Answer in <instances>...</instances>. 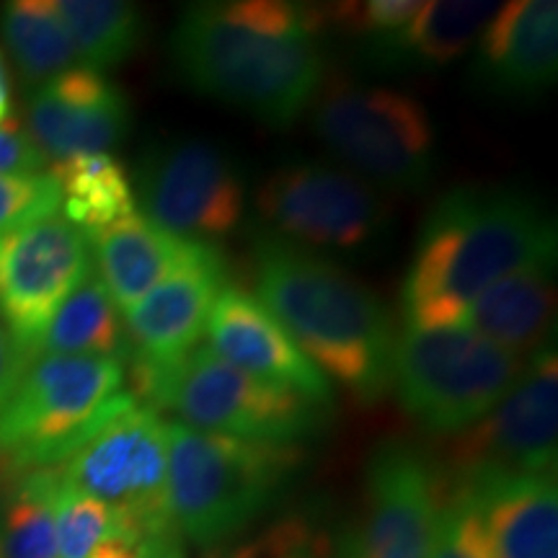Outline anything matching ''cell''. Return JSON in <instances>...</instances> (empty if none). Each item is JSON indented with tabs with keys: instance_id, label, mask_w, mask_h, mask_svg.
Masks as SVG:
<instances>
[{
	"instance_id": "6da1fadb",
	"label": "cell",
	"mask_w": 558,
	"mask_h": 558,
	"mask_svg": "<svg viewBox=\"0 0 558 558\" xmlns=\"http://www.w3.org/2000/svg\"><path fill=\"white\" fill-rule=\"evenodd\" d=\"M169 50L186 86L271 128L295 122L326 81L316 9L284 0L194 3Z\"/></svg>"
},
{
	"instance_id": "7a4b0ae2",
	"label": "cell",
	"mask_w": 558,
	"mask_h": 558,
	"mask_svg": "<svg viewBox=\"0 0 558 558\" xmlns=\"http://www.w3.org/2000/svg\"><path fill=\"white\" fill-rule=\"evenodd\" d=\"M543 259H556V222L538 202L514 190H452L418 233L401 292L407 326H460L481 292Z\"/></svg>"
},
{
	"instance_id": "3957f363",
	"label": "cell",
	"mask_w": 558,
	"mask_h": 558,
	"mask_svg": "<svg viewBox=\"0 0 558 558\" xmlns=\"http://www.w3.org/2000/svg\"><path fill=\"white\" fill-rule=\"evenodd\" d=\"M254 298L326 378L365 403L393 388L388 311L337 262L262 233L254 241Z\"/></svg>"
},
{
	"instance_id": "277c9868",
	"label": "cell",
	"mask_w": 558,
	"mask_h": 558,
	"mask_svg": "<svg viewBox=\"0 0 558 558\" xmlns=\"http://www.w3.org/2000/svg\"><path fill=\"white\" fill-rule=\"evenodd\" d=\"M300 445L254 442L169 422V512L179 538L226 548L282 499L303 469Z\"/></svg>"
},
{
	"instance_id": "5b68a950",
	"label": "cell",
	"mask_w": 558,
	"mask_h": 558,
	"mask_svg": "<svg viewBox=\"0 0 558 558\" xmlns=\"http://www.w3.org/2000/svg\"><path fill=\"white\" fill-rule=\"evenodd\" d=\"M132 367L130 388L140 403L166 409L184 427L254 442H288L316 435L326 422V403L295 390L269 386L228 365L207 344H197L171 367Z\"/></svg>"
},
{
	"instance_id": "8992f818",
	"label": "cell",
	"mask_w": 558,
	"mask_h": 558,
	"mask_svg": "<svg viewBox=\"0 0 558 558\" xmlns=\"http://www.w3.org/2000/svg\"><path fill=\"white\" fill-rule=\"evenodd\" d=\"M128 367L107 357L39 354L0 409V452L21 473L58 469L135 393Z\"/></svg>"
},
{
	"instance_id": "52a82bcc",
	"label": "cell",
	"mask_w": 558,
	"mask_h": 558,
	"mask_svg": "<svg viewBox=\"0 0 558 558\" xmlns=\"http://www.w3.org/2000/svg\"><path fill=\"white\" fill-rule=\"evenodd\" d=\"M525 360L469 326H407L396 339L393 388L407 414L437 437L481 422L520 378Z\"/></svg>"
},
{
	"instance_id": "ba28073f",
	"label": "cell",
	"mask_w": 558,
	"mask_h": 558,
	"mask_svg": "<svg viewBox=\"0 0 558 558\" xmlns=\"http://www.w3.org/2000/svg\"><path fill=\"white\" fill-rule=\"evenodd\" d=\"M313 128L333 156L367 184L416 192L435 171V128L414 96L349 78L320 83Z\"/></svg>"
},
{
	"instance_id": "9c48e42d",
	"label": "cell",
	"mask_w": 558,
	"mask_h": 558,
	"mask_svg": "<svg viewBox=\"0 0 558 558\" xmlns=\"http://www.w3.org/2000/svg\"><path fill=\"white\" fill-rule=\"evenodd\" d=\"M264 233L313 254L367 256L383 246L393 213L357 173L300 160L271 171L256 192Z\"/></svg>"
},
{
	"instance_id": "30bf717a",
	"label": "cell",
	"mask_w": 558,
	"mask_h": 558,
	"mask_svg": "<svg viewBox=\"0 0 558 558\" xmlns=\"http://www.w3.org/2000/svg\"><path fill=\"white\" fill-rule=\"evenodd\" d=\"M556 435L558 360L548 341L525 360L505 399L452 437L445 465H435L437 486L458 492L497 478L556 473Z\"/></svg>"
},
{
	"instance_id": "8fae6325",
	"label": "cell",
	"mask_w": 558,
	"mask_h": 558,
	"mask_svg": "<svg viewBox=\"0 0 558 558\" xmlns=\"http://www.w3.org/2000/svg\"><path fill=\"white\" fill-rule=\"evenodd\" d=\"M58 473L65 486L114 509L137 538L173 533L169 422L156 409L132 401L58 465Z\"/></svg>"
},
{
	"instance_id": "7c38bea8",
	"label": "cell",
	"mask_w": 558,
	"mask_h": 558,
	"mask_svg": "<svg viewBox=\"0 0 558 558\" xmlns=\"http://www.w3.org/2000/svg\"><path fill=\"white\" fill-rule=\"evenodd\" d=\"M140 202L145 218L177 239L215 246L243 218V181L218 145L179 137L145 156Z\"/></svg>"
},
{
	"instance_id": "4fadbf2b",
	"label": "cell",
	"mask_w": 558,
	"mask_h": 558,
	"mask_svg": "<svg viewBox=\"0 0 558 558\" xmlns=\"http://www.w3.org/2000/svg\"><path fill=\"white\" fill-rule=\"evenodd\" d=\"M90 271L88 239L58 213L0 235V318L34 357L52 316Z\"/></svg>"
},
{
	"instance_id": "5bb4252c",
	"label": "cell",
	"mask_w": 558,
	"mask_h": 558,
	"mask_svg": "<svg viewBox=\"0 0 558 558\" xmlns=\"http://www.w3.org/2000/svg\"><path fill=\"white\" fill-rule=\"evenodd\" d=\"M435 509V465L407 439H383L367 463L362 527L339 558H432Z\"/></svg>"
},
{
	"instance_id": "9a60e30c",
	"label": "cell",
	"mask_w": 558,
	"mask_h": 558,
	"mask_svg": "<svg viewBox=\"0 0 558 558\" xmlns=\"http://www.w3.org/2000/svg\"><path fill=\"white\" fill-rule=\"evenodd\" d=\"M26 122L47 163H60L114 148L130 130V104L107 75L78 65L34 90Z\"/></svg>"
},
{
	"instance_id": "2e32d148",
	"label": "cell",
	"mask_w": 558,
	"mask_h": 558,
	"mask_svg": "<svg viewBox=\"0 0 558 558\" xmlns=\"http://www.w3.org/2000/svg\"><path fill=\"white\" fill-rule=\"evenodd\" d=\"M207 347L228 365L269 386L295 390L305 399L331 403V383L300 352L279 320L251 292L226 284L209 311Z\"/></svg>"
},
{
	"instance_id": "e0dca14e",
	"label": "cell",
	"mask_w": 558,
	"mask_h": 558,
	"mask_svg": "<svg viewBox=\"0 0 558 558\" xmlns=\"http://www.w3.org/2000/svg\"><path fill=\"white\" fill-rule=\"evenodd\" d=\"M226 284V264L215 246L166 277L124 313L132 349L128 365L163 369L186 357L205 337L209 311Z\"/></svg>"
},
{
	"instance_id": "ac0fdd59",
	"label": "cell",
	"mask_w": 558,
	"mask_h": 558,
	"mask_svg": "<svg viewBox=\"0 0 558 558\" xmlns=\"http://www.w3.org/2000/svg\"><path fill=\"white\" fill-rule=\"evenodd\" d=\"M558 70V5L514 0L499 5L476 39L473 81L499 99H530L548 90Z\"/></svg>"
},
{
	"instance_id": "d6986e66",
	"label": "cell",
	"mask_w": 558,
	"mask_h": 558,
	"mask_svg": "<svg viewBox=\"0 0 558 558\" xmlns=\"http://www.w3.org/2000/svg\"><path fill=\"white\" fill-rule=\"evenodd\" d=\"M439 492L456 494L476 512L492 558H558L556 473Z\"/></svg>"
},
{
	"instance_id": "ffe728a7",
	"label": "cell",
	"mask_w": 558,
	"mask_h": 558,
	"mask_svg": "<svg viewBox=\"0 0 558 558\" xmlns=\"http://www.w3.org/2000/svg\"><path fill=\"white\" fill-rule=\"evenodd\" d=\"M88 246L94 248L96 277L122 313L207 248L177 239L140 209L90 235Z\"/></svg>"
},
{
	"instance_id": "44dd1931",
	"label": "cell",
	"mask_w": 558,
	"mask_h": 558,
	"mask_svg": "<svg viewBox=\"0 0 558 558\" xmlns=\"http://www.w3.org/2000/svg\"><path fill=\"white\" fill-rule=\"evenodd\" d=\"M554 264L556 259H543L501 277L473 300L463 326L522 360L538 352L554 341Z\"/></svg>"
},
{
	"instance_id": "7402d4cb",
	"label": "cell",
	"mask_w": 558,
	"mask_h": 558,
	"mask_svg": "<svg viewBox=\"0 0 558 558\" xmlns=\"http://www.w3.org/2000/svg\"><path fill=\"white\" fill-rule=\"evenodd\" d=\"M497 3L484 0H445L424 3L407 29L369 45L362 52L380 68H442L476 45L481 29L494 16Z\"/></svg>"
},
{
	"instance_id": "603a6c76",
	"label": "cell",
	"mask_w": 558,
	"mask_h": 558,
	"mask_svg": "<svg viewBox=\"0 0 558 558\" xmlns=\"http://www.w3.org/2000/svg\"><path fill=\"white\" fill-rule=\"evenodd\" d=\"M39 354L58 357H107L128 367L132 357L122 311L111 300L96 271L70 292L37 344Z\"/></svg>"
},
{
	"instance_id": "cb8c5ba5",
	"label": "cell",
	"mask_w": 558,
	"mask_h": 558,
	"mask_svg": "<svg viewBox=\"0 0 558 558\" xmlns=\"http://www.w3.org/2000/svg\"><path fill=\"white\" fill-rule=\"evenodd\" d=\"M47 173L60 186L62 218L83 230L86 239L137 209L130 173L111 153L60 160Z\"/></svg>"
},
{
	"instance_id": "d4e9b609",
	"label": "cell",
	"mask_w": 558,
	"mask_h": 558,
	"mask_svg": "<svg viewBox=\"0 0 558 558\" xmlns=\"http://www.w3.org/2000/svg\"><path fill=\"white\" fill-rule=\"evenodd\" d=\"M83 68L120 65L143 41L145 21L124 0H52Z\"/></svg>"
},
{
	"instance_id": "484cf974",
	"label": "cell",
	"mask_w": 558,
	"mask_h": 558,
	"mask_svg": "<svg viewBox=\"0 0 558 558\" xmlns=\"http://www.w3.org/2000/svg\"><path fill=\"white\" fill-rule=\"evenodd\" d=\"M0 37L26 81L47 83L78 68L65 26L52 0H11L0 9Z\"/></svg>"
},
{
	"instance_id": "4316f807",
	"label": "cell",
	"mask_w": 558,
	"mask_h": 558,
	"mask_svg": "<svg viewBox=\"0 0 558 558\" xmlns=\"http://www.w3.org/2000/svg\"><path fill=\"white\" fill-rule=\"evenodd\" d=\"M58 469L26 471L0 494V533L5 558H60L54 535Z\"/></svg>"
},
{
	"instance_id": "83f0119b",
	"label": "cell",
	"mask_w": 558,
	"mask_h": 558,
	"mask_svg": "<svg viewBox=\"0 0 558 558\" xmlns=\"http://www.w3.org/2000/svg\"><path fill=\"white\" fill-rule=\"evenodd\" d=\"M117 530H124V525L114 509L60 481L54 494V535L60 558H88L90 550Z\"/></svg>"
},
{
	"instance_id": "f1b7e54d",
	"label": "cell",
	"mask_w": 558,
	"mask_h": 558,
	"mask_svg": "<svg viewBox=\"0 0 558 558\" xmlns=\"http://www.w3.org/2000/svg\"><path fill=\"white\" fill-rule=\"evenodd\" d=\"M209 558H339V548L318 522L288 514L239 546L209 550Z\"/></svg>"
},
{
	"instance_id": "f546056e",
	"label": "cell",
	"mask_w": 558,
	"mask_h": 558,
	"mask_svg": "<svg viewBox=\"0 0 558 558\" xmlns=\"http://www.w3.org/2000/svg\"><path fill=\"white\" fill-rule=\"evenodd\" d=\"M437 488V481H435ZM432 558H492L476 512L456 494L437 488Z\"/></svg>"
},
{
	"instance_id": "4dcf8cb0",
	"label": "cell",
	"mask_w": 558,
	"mask_h": 558,
	"mask_svg": "<svg viewBox=\"0 0 558 558\" xmlns=\"http://www.w3.org/2000/svg\"><path fill=\"white\" fill-rule=\"evenodd\" d=\"M60 207V186L50 173L41 177H0V235L26 222L54 215Z\"/></svg>"
},
{
	"instance_id": "1f68e13d",
	"label": "cell",
	"mask_w": 558,
	"mask_h": 558,
	"mask_svg": "<svg viewBox=\"0 0 558 558\" xmlns=\"http://www.w3.org/2000/svg\"><path fill=\"white\" fill-rule=\"evenodd\" d=\"M47 169L50 163L41 156L29 132L13 117L0 124V177H41Z\"/></svg>"
},
{
	"instance_id": "d6a6232c",
	"label": "cell",
	"mask_w": 558,
	"mask_h": 558,
	"mask_svg": "<svg viewBox=\"0 0 558 558\" xmlns=\"http://www.w3.org/2000/svg\"><path fill=\"white\" fill-rule=\"evenodd\" d=\"M34 352L26 344H21L16 333L9 329L3 318H0V409L11 399L13 388L19 386L21 375L32 365Z\"/></svg>"
},
{
	"instance_id": "836d02e7",
	"label": "cell",
	"mask_w": 558,
	"mask_h": 558,
	"mask_svg": "<svg viewBox=\"0 0 558 558\" xmlns=\"http://www.w3.org/2000/svg\"><path fill=\"white\" fill-rule=\"evenodd\" d=\"M145 541L137 535L117 530L109 538H104L99 546L90 550L88 558H143Z\"/></svg>"
},
{
	"instance_id": "e575fe53",
	"label": "cell",
	"mask_w": 558,
	"mask_h": 558,
	"mask_svg": "<svg viewBox=\"0 0 558 558\" xmlns=\"http://www.w3.org/2000/svg\"><path fill=\"white\" fill-rule=\"evenodd\" d=\"M11 111V83H9V73H5V62L0 58V124L9 120Z\"/></svg>"
},
{
	"instance_id": "d590c367",
	"label": "cell",
	"mask_w": 558,
	"mask_h": 558,
	"mask_svg": "<svg viewBox=\"0 0 558 558\" xmlns=\"http://www.w3.org/2000/svg\"><path fill=\"white\" fill-rule=\"evenodd\" d=\"M19 476H21V471L11 463L9 458L3 456V452H0V494H3L5 488H9Z\"/></svg>"
},
{
	"instance_id": "8d00e7d4",
	"label": "cell",
	"mask_w": 558,
	"mask_h": 558,
	"mask_svg": "<svg viewBox=\"0 0 558 558\" xmlns=\"http://www.w3.org/2000/svg\"><path fill=\"white\" fill-rule=\"evenodd\" d=\"M0 558H5L3 556V533H0Z\"/></svg>"
}]
</instances>
